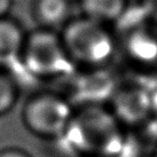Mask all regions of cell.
Returning <instances> with one entry per match:
<instances>
[{"mask_svg": "<svg viewBox=\"0 0 157 157\" xmlns=\"http://www.w3.org/2000/svg\"><path fill=\"white\" fill-rule=\"evenodd\" d=\"M64 135L71 139L74 148L83 151L85 156L113 157L123 148L119 122L111 111L99 105H86L75 113Z\"/></svg>", "mask_w": 157, "mask_h": 157, "instance_id": "6da1fadb", "label": "cell"}, {"mask_svg": "<svg viewBox=\"0 0 157 157\" xmlns=\"http://www.w3.org/2000/svg\"><path fill=\"white\" fill-rule=\"evenodd\" d=\"M60 37L70 61L90 69L108 64L115 53V40L109 30L86 16L69 21Z\"/></svg>", "mask_w": 157, "mask_h": 157, "instance_id": "7a4b0ae2", "label": "cell"}, {"mask_svg": "<svg viewBox=\"0 0 157 157\" xmlns=\"http://www.w3.org/2000/svg\"><path fill=\"white\" fill-rule=\"evenodd\" d=\"M74 108L62 95L44 92L25 101L22 122L28 131L40 139L64 136L74 119Z\"/></svg>", "mask_w": 157, "mask_h": 157, "instance_id": "3957f363", "label": "cell"}, {"mask_svg": "<svg viewBox=\"0 0 157 157\" xmlns=\"http://www.w3.org/2000/svg\"><path fill=\"white\" fill-rule=\"evenodd\" d=\"M20 60L28 72L38 78H54L68 74L72 62L60 36L41 29L25 36Z\"/></svg>", "mask_w": 157, "mask_h": 157, "instance_id": "277c9868", "label": "cell"}, {"mask_svg": "<svg viewBox=\"0 0 157 157\" xmlns=\"http://www.w3.org/2000/svg\"><path fill=\"white\" fill-rule=\"evenodd\" d=\"M110 100V111L119 124H138L151 113V96L144 88H119L113 92Z\"/></svg>", "mask_w": 157, "mask_h": 157, "instance_id": "5b68a950", "label": "cell"}, {"mask_svg": "<svg viewBox=\"0 0 157 157\" xmlns=\"http://www.w3.org/2000/svg\"><path fill=\"white\" fill-rule=\"evenodd\" d=\"M24 39L25 35L17 23L0 18V68L20 60Z\"/></svg>", "mask_w": 157, "mask_h": 157, "instance_id": "8992f818", "label": "cell"}, {"mask_svg": "<svg viewBox=\"0 0 157 157\" xmlns=\"http://www.w3.org/2000/svg\"><path fill=\"white\" fill-rule=\"evenodd\" d=\"M69 0H36L33 18L41 29L53 30L69 22Z\"/></svg>", "mask_w": 157, "mask_h": 157, "instance_id": "52a82bcc", "label": "cell"}, {"mask_svg": "<svg viewBox=\"0 0 157 157\" xmlns=\"http://www.w3.org/2000/svg\"><path fill=\"white\" fill-rule=\"evenodd\" d=\"M84 16L102 24L116 21L125 10V0H82Z\"/></svg>", "mask_w": 157, "mask_h": 157, "instance_id": "ba28073f", "label": "cell"}, {"mask_svg": "<svg viewBox=\"0 0 157 157\" xmlns=\"http://www.w3.org/2000/svg\"><path fill=\"white\" fill-rule=\"evenodd\" d=\"M128 52L136 60L151 62L157 59V39L146 32H138L128 41Z\"/></svg>", "mask_w": 157, "mask_h": 157, "instance_id": "9c48e42d", "label": "cell"}, {"mask_svg": "<svg viewBox=\"0 0 157 157\" xmlns=\"http://www.w3.org/2000/svg\"><path fill=\"white\" fill-rule=\"evenodd\" d=\"M18 100V87L8 75L0 71V116L10 113Z\"/></svg>", "mask_w": 157, "mask_h": 157, "instance_id": "30bf717a", "label": "cell"}, {"mask_svg": "<svg viewBox=\"0 0 157 157\" xmlns=\"http://www.w3.org/2000/svg\"><path fill=\"white\" fill-rule=\"evenodd\" d=\"M0 157H32L30 154L20 148H5L0 150Z\"/></svg>", "mask_w": 157, "mask_h": 157, "instance_id": "8fae6325", "label": "cell"}, {"mask_svg": "<svg viewBox=\"0 0 157 157\" xmlns=\"http://www.w3.org/2000/svg\"><path fill=\"white\" fill-rule=\"evenodd\" d=\"M13 0H0V18L7 17V14L12 8Z\"/></svg>", "mask_w": 157, "mask_h": 157, "instance_id": "7c38bea8", "label": "cell"}, {"mask_svg": "<svg viewBox=\"0 0 157 157\" xmlns=\"http://www.w3.org/2000/svg\"><path fill=\"white\" fill-rule=\"evenodd\" d=\"M150 96H151V113L157 119V87L155 88V91L150 93Z\"/></svg>", "mask_w": 157, "mask_h": 157, "instance_id": "4fadbf2b", "label": "cell"}, {"mask_svg": "<svg viewBox=\"0 0 157 157\" xmlns=\"http://www.w3.org/2000/svg\"><path fill=\"white\" fill-rule=\"evenodd\" d=\"M85 157H107V156H85Z\"/></svg>", "mask_w": 157, "mask_h": 157, "instance_id": "5bb4252c", "label": "cell"}, {"mask_svg": "<svg viewBox=\"0 0 157 157\" xmlns=\"http://www.w3.org/2000/svg\"><path fill=\"white\" fill-rule=\"evenodd\" d=\"M154 157H157V149H156V151H155V155H154Z\"/></svg>", "mask_w": 157, "mask_h": 157, "instance_id": "9a60e30c", "label": "cell"}, {"mask_svg": "<svg viewBox=\"0 0 157 157\" xmlns=\"http://www.w3.org/2000/svg\"><path fill=\"white\" fill-rule=\"evenodd\" d=\"M69 1H70V0H69Z\"/></svg>", "mask_w": 157, "mask_h": 157, "instance_id": "2e32d148", "label": "cell"}]
</instances>
